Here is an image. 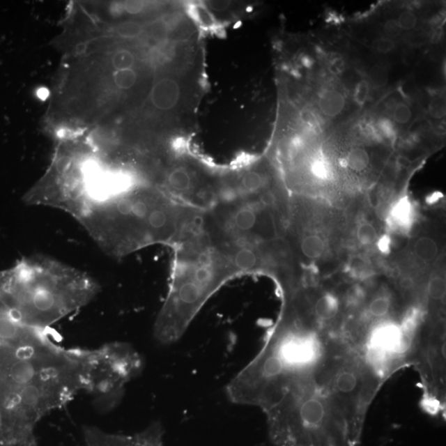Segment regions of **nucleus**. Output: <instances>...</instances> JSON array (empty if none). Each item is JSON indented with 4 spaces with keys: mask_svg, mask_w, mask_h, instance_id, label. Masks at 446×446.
<instances>
[{
    "mask_svg": "<svg viewBox=\"0 0 446 446\" xmlns=\"http://www.w3.org/2000/svg\"><path fill=\"white\" fill-rule=\"evenodd\" d=\"M377 128L381 135L385 137L387 139H392L396 136L394 125L389 119L383 118L379 120L377 123Z\"/></svg>",
    "mask_w": 446,
    "mask_h": 446,
    "instance_id": "24",
    "label": "nucleus"
},
{
    "mask_svg": "<svg viewBox=\"0 0 446 446\" xmlns=\"http://www.w3.org/2000/svg\"><path fill=\"white\" fill-rule=\"evenodd\" d=\"M355 236L357 243L362 247H370L377 243L378 233L376 225L368 221H363L357 226Z\"/></svg>",
    "mask_w": 446,
    "mask_h": 446,
    "instance_id": "15",
    "label": "nucleus"
},
{
    "mask_svg": "<svg viewBox=\"0 0 446 446\" xmlns=\"http://www.w3.org/2000/svg\"><path fill=\"white\" fill-rule=\"evenodd\" d=\"M344 163L346 168L355 173H362L370 166V155L363 147L356 146L347 153Z\"/></svg>",
    "mask_w": 446,
    "mask_h": 446,
    "instance_id": "13",
    "label": "nucleus"
},
{
    "mask_svg": "<svg viewBox=\"0 0 446 446\" xmlns=\"http://www.w3.org/2000/svg\"><path fill=\"white\" fill-rule=\"evenodd\" d=\"M202 213L157 187L140 184L84 203L74 216L104 251L121 257L155 244L175 247L198 229Z\"/></svg>",
    "mask_w": 446,
    "mask_h": 446,
    "instance_id": "3",
    "label": "nucleus"
},
{
    "mask_svg": "<svg viewBox=\"0 0 446 446\" xmlns=\"http://www.w3.org/2000/svg\"><path fill=\"white\" fill-rule=\"evenodd\" d=\"M398 22L401 30H412L417 26V17L413 11L406 10L401 13Z\"/></svg>",
    "mask_w": 446,
    "mask_h": 446,
    "instance_id": "21",
    "label": "nucleus"
},
{
    "mask_svg": "<svg viewBox=\"0 0 446 446\" xmlns=\"http://www.w3.org/2000/svg\"><path fill=\"white\" fill-rule=\"evenodd\" d=\"M83 391L79 349L0 343V446H38V424Z\"/></svg>",
    "mask_w": 446,
    "mask_h": 446,
    "instance_id": "1",
    "label": "nucleus"
},
{
    "mask_svg": "<svg viewBox=\"0 0 446 446\" xmlns=\"http://www.w3.org/2000/svg\"><path fill=\"white\" fill-rule=\"evenodd\" d=\"M412 110L410 107L406 104L397 105L392 117L397 123L405 124L408 123L412 118Z\"/></svg>",
    "mask_w": 446,
    "mask_h": 446,
    "instance_id": "20",
    "label": "nucleus"
},
{
    "mask_svg": "<svg viewBox=\"0 0 446 446\" xmlns=\"http://www.w3.org/2000/svg\"><path fill=\"white\" fill-rule=\"evenodd\" d=\"M99 290L87 275L43 256L26 259L0 273V300L8 314L39 331L87 305Z\"/></svg>",
    "mask_w": 446,
    "mask_h": 446,
    "instance_id": "4",
    "label": "nucleus"
},
{
    "mask_svg": "<svg viewBox=\"0 0 446 446\" xmlns=\"http://www.w3.org/2000/svg\"><path fill=\"white\" fill-rule=\"evenodd\" d=\"M346 100L344 95L336 89H328L321 95L318 107L325 116L336 117L344 109Z\"/></svg>",
    "mask_w": 446,
    "mask_h": 446,
    "instance_id": "12",
    "label": "nucleus"
},
{
    "mask_svg": "<svg viewBox=\"0 0 446 446\" xmlns=\"http://www.w3.org/2000/svg\"><path fill=\"white\" fill-rule=\"evenodd\" d=\"M38 95L39 97H42L43 99V96L44 97H47L48 95V91H47V89H42V91H40L38 93Z\"/></svg>",
    "mask_w": 446,
    "mask_h": 446,
    "instance_id": "29",
    "label": "nucleus"
},
{
    "mask_svg": "<svg viewBox=\"0 0 446 446\" xmlns=\"http://www.w3.org/2000/svg\"><path fill=\"white\" fill-rule=\"evenodd\" d=\"M144 26L136 22H122L116 28V33L124 39H135L144 33Z\"/></svg>",
    "mask_w": 446,
    "mask_h": 446,
    "instance_id": "18",
    "label": "nucleus"
},
{
    "mask_svg": "<svg viewBox=\"0 0 446 446\" xmlns=\"http://www.w3.org/2000/svg\"><path fill=\"white\" fill-rule=\"evenodd\" d=\"M370 82L376 88H383L389 82V73L385 66L380 64L374 66L369 71Z\"/></svg>",
    "mask_w": 446,
    "mask_h": 446,
    "instance_id": "19",
    "label": "nucleus"
},
{
    "mask_svg": "<svg viewBox=\"0 0 446 446\" xmlns=\"http://www.w3.org/2000/svg\"><path fill=\"white\" fill-rule=\"evenodd\" d=\"M84 51H86V44H79L77 47V52L83 53Z\"/></svg>",
    "mask_w": 446,
    "mask_h": 446,
    "instance_id": "28",
    "label": "nucleus"
},
{
    "mask_svg": "<svg viewBox=\"0 0 446 446\" xmlns=\"http://www.w3.org/2000/svg\"><path fill=\"white\" fill-rule=\"evenodd\" d=\"M311 176L321 182H328L333 177V169L331 163L323 156H318L311 160L309 164Z\"/></svg>",
    "mask_w": 446,
    "mask_h": 446,
    "instance_id": "14",
    "label": "nucleus"
},
{
    "mask_svg": "<svg viewBox=\"0 0 446 446\" xmlns=\"http://www.w3.org/2000/svg\"><path fill=\"white\" fill-rule=\"evenodd\" d=\"M369 95V84L362 80L357 84L355 92V100L359 105H364Z\"/></svg>",
    "mask_w": 446,
    "mask_h": 446,
    "instance_id": "25",
    "label": "nucleus"
},
{
    "mask_svg": "<svg viewBox=\"0 0 446 446\" xmlns=\"http://www.w3.org/2000/svg\"><path fill=\"white\" fill-rule=\"evenodd\" d=\"M372 47L374 51L386 54L394 50L395 43L394 40L387 38H379L374 40Z\"/></svg>",
    "mask_w": 446,
    "mask_h": 446,
    "instance_id": "23",
    "label": "nucleus"
},
{
    "mask_svg": "<svg viewBox=\"0 0 446 446\" xmlns=\"http://www.w3.org/2000/svg\"><path fill=\"white\" fill-rule=\"evenodd\" d=\"M410 252L417 265L430 267L434 265L440 255V245L436 236L423 233L413 240Z\"/></svg>",
    "mask_w": 446,
    "mask_h": 446,
    "instance_id": "10",
    "label": "nucleus"
},
{
    "mask_svg": "<svg viewBox=\"0 0 446 446\" xmlns=\"http://www.w3.org/2000/svg\"><path fill=\"white\" fill-rule=\"evenodd\" d=\"M79 352L83 391L93 396L96 408L102 412L110 411L120 403L128 383L144 369V358L128 343H109Z\"/></svg>",
    "mask_w": 446,
    "mask_h": 446,
    "instance_id": "6",
    "label": "nucleus"
},
{
    "mask_svg": "<svg viewBox=\"0 0 446 446\" xmlns=\"http://www.w3.org/2000/svg\"><path fill=\"white\" fill-rule=\"evenodd\" d=\"M298 243L300 255L309 261L318 260L327 251V243L323 236L314 233L303 234Z\"/></svg>",
    "mask_w": 446,
    "mask_h": 446,
    "instance_id": "11",
    "label": "nucleus"
},
{
    "mask_svg": "<svg viewBox=\"0 0 446 446\" xmlns=\"http://www.w3.org/2000/svg\"><path fill=\"white\" fill-rule=\"evenodd\" d=\"M208 6L212 10L223 11L227 10L231 4L229 2H210Z\"/></svg>",
    "mask_w": 446,
    "mask_h": 446,
    "instance_id": "27",
    "label": "nucleus"
},
{
    "mask_svg": "<svg viewBox=\"0 0 446 446\" xmlns=\"http://www.w3.org/2000/svg\"><path fill=\"white\" fill-rule=\"evenodd\" d=\"M279 203L270 187L248 190L230 176L222 178L215 203L201 215L199 229L230 261L236 276L274 278L275 270L289 256L281 235Z\"/></svg>",
    "mask_w": 446,
    "mask_h": 446,
    "instance_id": "2",
    "label": "nucleus"
},
{
    "mask_svg": "<svg viewBox=\"0 0 446 446\" xmlns=\"http://www.w3.org/2000/svg\"><path fill=\"white\" fill-rule=\"evenodd\" d=\"M183 100V87L177 77H164L151 89L150 101L162 113L176 111Z\"/></svg>",
    "mask_w": 446,
    "mask_h": 446,
    "instance_id": "8",
    "label": "nucleus"
},
{
    "mask_svg": "<svg viewBox=\"0 0 446 446\" xmlns=\"http://www.w3.org/2000/svg\"><path fill=\"white\" fill-rule=\"evenodd\" d=\"M113 79L116 87L120 91H128L135 87L137 83L138 74L134 68L114 70Z\"/></svg>",
    "mask_w": 446,
    "mask_h": 446,
    "instance_id": "17",
    "label": "nucleus"
},
{
    "mask_svg": "<svg viewBox=\"0 0 446 446\" xmlns=\"http://www.w3.org/2000/svg\"><path fill=\"white\" fill-rule=\"evenodd\" d=\"M173 249L171 283L154 325L155 340L162 345L180 340L209 298L238 277L199 226Z\"/></svg>",
    "mask_w": 446,
    "mask_h": 446,
    "instance_id": "5",
    "label": "nucleus"
},
{
    "mask_svg": "<svg viewBox=\"0 0 446 446\" xmlns=\"http://www.w3.org/2000/svg\"><path fill=\"white\" fill-rule=\"evenodd\" d=\"M383 31L387 38L392 40L399 38L403 30L400 28L398 20L392 19L385 22Z\"/></svg>",
    "mask_w": 446,
    "mask_h": 446,
    "instance_id": "26",
    "label": "nucleus"
},
{
    "mask_svg": "<svg viewBox=\"0 0 446 446\" xmlns=\"http://www.w3.org/2000/svg\"><path fill=\"white\" fill-rule=\"evenodd\" d=\"M429 112L432 118L440 119L445 117V102L443 97H436L431 101Z\"/></svg>",
    "mask_w": 446,
    "mask_h": 446,
    "instance_id": "22",
    "label": "nucleus"
},
{
    "mask_svg": "<svg viewBox=\"0 0 446 446\" xmlns=\"http://www.w3.org/2000/svg\"><path fill=\"white\" fill-rule=\"evenodd\" d=\"M111 65L114 70L133 69L136 65V56L129 49H119L112 55Z\"/></svg>",
    "mask_w": 446,
    "mask_h": 446,
    "instance_id": "16",
    "label": "nucleus"
},
{
    "mask_svg": "<svg viewBox=\"0 0 446 446\" xmlns=\"http://www.w3.org/2000/svg\"><path fill=\"white\" fill-rule=\"evenodd\" d=\"M83 434L86 446H164V430L158 422L132 435L109 433L93 426H84Z\"/></svg>",
    "mask_w": 446,
    "mask_h": 446,
    "instance_id": "7",
    "label": "nucleus"
},
{
    "mask_svg": "<svg viewBox=\"0 0 446 446\" xmlns=\"http://www.w3.org/2000/svg\"><path fill=\"white\" fill-rule=\"evenodd\" d=\"M416 209L407 196L400 198L392 205L387 223L391 229L401 233H407L412 230L416 222Z\"/></svg>",
    "mask_w": 446,
    "mask_h": 446,
    "instance_id": "9",
    "label": "nucleus"
}]
</instances>
